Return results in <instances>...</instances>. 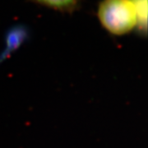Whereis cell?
Returning <instances> with one entry per match:
<instances>
[{
	"mask_svg": "<svg viewBox=\"0 0 148 148\" xmlns=\"http://www.w3.org/2000/svg\"><path fill=\"white\" fill-rule=\"evenodd\" d=\"M38 4L59 12H72L78 7L81 0H32Z\"/></svg>",
	"mask_w": 148,
	"mask_h": 148,
	"instance_id": "cell-2",
	"label": "cell"
},
{
	"mask_svg": "<svg viewBox=\"0 0 148 148\" xmlns=\"http://www.w3.org/2000/svg\"><path fill=\"white\" fill-rule=\"evenodd\" d=\"M132 3L135 7L138 16V25L141 32L147 29V0H132Z\"/></svg>",
	"mask_w": 148,
	"mask_h": 148,
	"instance_id": "cell-3",
	"label": "cell"
},
{
	"mask_svg": "<svg viewBox=\"0 0 148 148\" xmlns=\"http://www.w3.org/2000/svg\"><path fill=\"white\" fill-rule=\"evenodd\" d=\"M97 16L101 26L114 36L131 32L138 25V16L132 0H102Z\"/></svg>",
	"mask_w": 148,
	"mask_h": 148,
	"instance_id": "cell-1",
	"label": "cell"
}]
</instances>
